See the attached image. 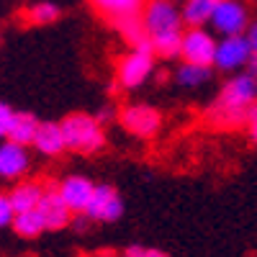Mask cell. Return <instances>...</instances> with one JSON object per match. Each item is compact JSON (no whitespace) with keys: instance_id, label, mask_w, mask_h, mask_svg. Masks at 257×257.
<instances>
[{"instance_id":"6da1fadb","label":"cell","mask_w":257,"mask_h":257,"mask_svg":"<svg viewBox=\"0 0 257 257\" xmlns=\"http://www.w3.org/2000/svg\"><path fill=\"white\" fill-rule=\"evenodd\" d=\"M254 100H257V80L249 72L234 75L231 80L224 82V88L219 90L206 118L216 128H237L249 121V108Z\"/></svg>"},{"instance_id":"7a4b0ae2","label":"cell","mask_w":257,"mask_h":257,"mask_svg":"<svg viewBox=\"0 0 257 257\" xmlns=\"http://www.w3.org/2000/svg\"><path fill=\"white\" fill-rule=\"evenodd\" d=\"M144 29L149 36L155 54L160 57H178L180 54V41H183V11L173 0H147L142 8Z\"/></svg>"},{"instance_id":"3957f363","label":"cell","mask_w":257,"mask_h":257,"mask_svg":"<svg viewBox=\"0 0 257 257\" xmlns=\"http://www.w3.org/2000/svg\"><path fill=\"white\" fill-rule=\"evenodd\" d=\"M62 132H64V144H67L70 152L95 155L105 147L103 123L90 113H70L62 121Z\"/></svg>"},{"instance_id":"277c9868","label":"cell","mask_w":257,"mask_h":257,"mask_svg":"<svg viewBox=\"0 0 257 257\" xmlns=\"http://www.w3.org/2000/svg\"><path fill=\"white\" fill-rule=\"evenodd\" d=\"M152 72H155V49L149 41L132 47L116 64V80L126 90H134L139 85H144Z\"/></svg>"},{"instance_id":"5b68a950","label":"cell","mask_w":257,"mask_h":257,"mask_svg":"<svg viewBox=\"0 0 257 257\" xmlns=\"http://www.w3.org/2000/svg\"><path fill=\"white\" fill-rule=\"evenodd\" d=\"M216 44L219 39L213 36L208 29L203 26H188V31H183V41H180V59L183 62H196V64H213V54H216Z\"/></svg>"},{"instance_id":"8992f818","label":"cell","mask_w":257,"mask_h":257,"mask_svg":"<svg viewBox=\"0 0 257 257\" xmlns=\"http://www.w3.org/2000/svg\"><path fill=\"white\" fill-rule=\"evenodd\" d=\"M118 121L126 132H132L134 137L142 139H152L160 126H162V113L155 108V105H147V103H132L126 108L118 111Z\"/></svg>"},{"instance_id":"52a82bcc","label":"cell","mask_w":257,"mask_h":257,"mask_svg":"<svg viewBox=\"0 0 257 257\" xmlns=\"http://www.w3.org/2000/svg\"><path fill=\"white\" fill-rule=\"evenodd\" d=\"M211 29L219 36H237L244 34L249 26V13L242 0H221L211 16Z\"/></svg>"},{"instance_id":"ba28073f","label":"cell","mask_w":257,"mask_h":257,"mask_svg":"<svg viewBox=\"0 0 257 257\" xmlns=\"http://www.w3.org/2000/svg\"><path fill=\"white\" fill-rule=\"evenodd\" d=\"M249 57H252V47L244 34L221 36L216 44V54H213V67L221 72H234L239 67H247Z\"/></svg>"},{"instance_id":"9c48e42d","label":"cell","mask_w":257,"mask_h":257,"mask_svg":"<svg viewBox=\"0 0 257 257\" xmlns=\"http://www.w3.org/2000/svg\"><path fill=\"white\" fill-rule=\"evenodd\" d=\"M121 213H123V201L118 196V190L113 185H108V183L95 185L93 198H90L88 208H85V216L93 219V221L111 224V221H118L121 219Z\"/></svg>"},{"instance_id":"30bf717a","label":"cell","mask_w":257,"mask_h":257,"mask_svg":"<svg viewBox=\"0 0 257 257\" xmlns=\"http://www.w3.org/2000/svg\"><path fill=\"white\" fill-rule=\"evenodd\" d=\"M31 155L26 144H18L13 139L0 144V178L3 180H24L29 173Z\"/></svg>"},{"instance_id":"8fae6325","label":"cell","mask_w":257,"mask_h":257,"mask_svg":"<svg viewBox=\"0 0 257 257\" xmlns=\"http://www.w3.org/2000/svg\"><path fill=\"white\" fill-rule=\"evenodd\" d=\"M39 211L44 216V224H47V231H57V229H64L72 224V208L64 203V198L59 196L57 188H47L44 196L39 201Z\"/></svg>"},{"instance_id":"7c38bea8","label":"cell","mask_w":257,"mask_h":257,"mask_svg":"<svg viewBox=\"0 0 257 257\" xmlns=\"http://www.w3.org/2000/svg\"><path fill=\"white\" fill-rule=\"evenodd\" d=\"M57 190L64 198V203H67L72 208V213L77 216V213H85V208H88V203L93 198V190H95V183L85 175H70L57 185Z\"/></svg>"},{"instance_id":"4fadbf2b","label":"cell","mask_w":257,"mask_h":257,"mask_svg":"<svg viewBox=\"0 0 257 257\" xmlns=\"http://www.w3.org/2000/svg\"><path fill=\"white\" fill-rule=\"evenodd\" d=\"M39 155L44 157H57L62 155L67 144H64V132H62V123H52V121H41L39 123V132L34 137V144H31Z\"/></svg>"},{"instance_id":"5bb4252c","label":"cell","mask_w":257,"mask_h":257,"mask_svg":"<svg viewBox=\"0 0 257 257\" xmlns=\"http://www.w3.org/2000/svg\"><path fill=\"white\" fill-rule=\"evenodd\" d=\"M44 190H47V188L41 185L39 180H21V183H16L13 190L8 193L16 213H18V211L39 208V201H41V196H44Z\"/></svg>"},{"instance_id":"9a60e30c","label":"cell","mask_w":257,"mask_h":257,"mask_svg":"<svg viewBox=\"0 0 257 257\" xmlns=\"http://www.w3.org/2000/svg\"><path fill=\"white\" fill-rule=\"evenodd\" d=\"M116 31L121 34V39H126L132 47H139V44H147L149 36H147V29H144V18L142 13H128V16H121L113 21Z\"/></svg>"},{"instance_id":"2e32d148","label":"cell","mask_w":257,"mask_h":257,"mask_svg":"<svg viewBox=\"0 0 257 257\" xmlns=\"http://www.w3.org/2000/svg\"><path fill=\"white\" fill-rule=\"evenodd\" d=\"M13 231L18 234V237L24 239H34L39 237V234L47 231V224H44V216H41L39 208H31V211H18L13 216Z\"/></svg>"},{"instance_id":"e0dca14e","label":"cell","mask_w":257,"mask_h":257,"mask_svg":"<svg viewBox=\"0 0 257 257\" xmlns=\"http://www.w3.org/2000/svg\"><path fill=\"white\" fill-rule=\"evenodd\" d=\"M147 0H90V6L103 16L108 18L111 24L121 16H128V13H142Z\"/></svg>"},{"instance_id":"ac0fdd59","label":"cell","mask_w":257,"mask_h":257,"mask_svg":"<svg viewBox=\"0 0 257 257\" xmlns=\"http://www.w3.org/2000/svg\"><path fill=\"white\" fill-rule=\"evenodd\" d=\"M39 123H41V121H39L34 113H16V116H13V123H11V132H8L6 139H13V142H18V144L31 147V144H34V137H36V132H39Z\"/></svg>"},{"instance_id":"d6986e66","label":"cell","mask_w":257,"mask_h":257,"mask_svg":"<svg viewBox=\"0 0 257 257\" xmlns=\"http://www.w3.org/2000/svg\"><path fill=\"white\" fill-rule=\"evenodd\" d=\"M221 3V0H185L183 3V21L188 26H203L211 21L213 11H216V6Z\"/></svg>"},{"instance_id":"ffe728a7","label":"cell","mask_w":257,"mask_h":257,"mask_svg":"<svg viewBox=\"0 0 257 257\" xmlns=\"http://www.w3.org/2000/svg\"><path fill=\"white\" fill-rule=\"evenodd\" d=\"M175 80L180 88H201L203 82L211 80V67L208 64H196V62H183L175 70Z\"/></svg>"},{"instance_id":"44dd1931","label":"cell","mask_w":257,"mask_h":257,"mask_svg":"<svg viewBox=\"0 0 257 257\" xmlns=\"http://www.w3.org/2000/svg\"><path fill=\"white\" fill-rule=\"evenodd\" d=\"M59 16H62V11H59L57 3H52V0H39V3H34L26 11V21L34 26H49Z\"/></svg>"},{"instance_id":"7402d4cb","label":"cell","mask_w":257,"mask_h":257,"mask_svg":"<svg viewBox=\"0 0 257 257\" xmlns=\"http://www.w3.org/2000/svg\"><path fill=\"white\" fill-rule=\"evenodd\" d=\"M121 257H170L167 252L157 249V247H144V244H132L126 247Z\"/></svg>"},{"instance_id":"603a6c76","label":"cell","mask_w":257,"mask_h":257,"mask_svg":"<svg viewBox=\"0 0 257 257\" xmlns=\"http://www.w3.org/2000/svg\"><path fill=\"white\" fill-rule=\"evenodd\" d=\"M13 216H16V208L11 203V196H8V193H0V229L11 226Z\"/></svg>"},{"instance_id":"cb8c5ba5","label":"cell","mask_w":257,"mask_h":257,"mask_svg":"<svg viewBox=\"0 0 257 257\" xmlns=\"http://www.w3.org/2000/svg\"><path fill=\"white\" fill-rule=\"evenodd\" d=\"M13 116H16V111L11 108L8 103L0 100V139L8 137V132H11V123H13Z\"/></svg>"},{"instance_id":"d4e9b609","label":"cell","mask_w":257,"mask_h":257,"mask_svg":"<svg viewBox=\"0 0 257 257\" xmlns=\"http://www.w3.org/2000/svg\"><path fill=\"white\" fill-rule=\"evenodd\" d=\"M249 134H252V139L257 142V100L252 103V108H249Z\"/></svg>"},{"instance_id":"484cf974","label":"cell","mask_w":257,"mask_h":257,"mask_svg":"<svg viewBox=\"0 0 257 257\" xmlns=\"http://www.w3.org/2000/svg\"><path fill=\"white\" fill-rule=\"evenodd\" d=\"M244 36H247L249 47H252V54H257V21L247 26V34H244Z\"/></svg>"},{"instance_id":"4316f807","label":"cell","mask_w":257,"mask_h":257,"mask_svg":"<svg viewBox=\"0 0 257 257\" xmlns=\"http://www.w3.org/2000/svg\"><path fill=\"white\" fill-rule=\"evenodd\" d=\"M95 118H98L100 123H105L108 118H113V111H111V108H100V111L95 113Z\"/></svg>"},{"instance_id":"83f0119b","label":"cell","mask_w":257,"mask_h":257,"mask_svg":"<svg viewBox=\"0 0 257 257\" xmlns=\"http://www.w3.org/2000/svg\"><path fill=\"white\" fill-rule=\"evenodd\" d=\"M247 72L257 80V54H252V57H249V62H247Z\"/></svg>"}]
</instances>
